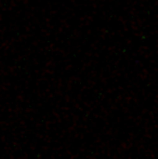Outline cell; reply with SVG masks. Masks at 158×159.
I'll return each instance as SVG.
<instances>
[]
</instances>
